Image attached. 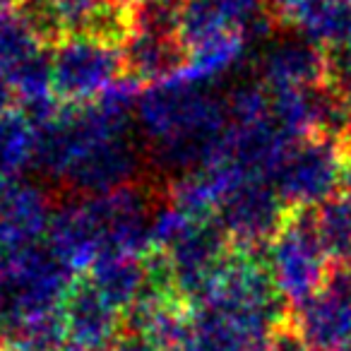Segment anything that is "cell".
I'll return each mask as SVG.
<instances>
[{"label":"cell","instance_id":"cell-1","mask_svg":"<svg viewBox=\"0 0 351 351\" xmlns=\"http://www.w3.org/2000/svg\"><path fill=\"white\" fill-rule=\"evenodd\" d=\"M135 123L147 137V145H159L193 132L229 128L231 118L226 97H219L212 84L181 75L142 89L135 106Z\"/></svg>","mask_w":351,"mask_h":351},{"label":"cell","instance_id":"cell-2","mask_svg":"<svg viewBox=\"0 0 351 351\" xmlns=\"http://www.w3.org/2000/svg\"><path fill=\"white\" fill-rule=\"evenodd\" d=\"M0 265H3L0 327L34 313L60 311L70 287L80 277L46 243V239L12 253H3Z\"/></svg>","mask_w":351,"mask_h":351},{"label":"cell","instance_id":"cell-3","mask_svg":"<svg viewBox=\"0 0 351 351\" xmlns=\"http://www.w3.org/2000/svg\"><path fill=\"white\" fill-rule=\"evenodd\" d=\"M265 260L291 308L325 289L332 263L317 236L315 207L289 210L284 226L269 241Z\"/></svg>","mask_w":351,"mask_h":351},{"label":"cell","instance_id":"cell-4","mask_svg":"<svg viewBox=\"0 0 351 351\" xmlns=\"http://www.w3.org/2000/svg\"><path fill=\"white\" fill-rule=\"evenodd\" d=\"M346 142L322 135L298 137L274 166L269 183L289 210L320 207L341 193V161Z\"/></svg>","mask_w":351,"mask_h":351},{"label":"cell","instance_id":"cell-5","mask_svg":"<svg viewBox=\"0 0 351 351\" xmlns=\"http://www.w3.org/2000/svg\"><path fill=\"white\" fill-rule=\"evenodd\" d=\"M123 80L118 46L68 34L53 46V92L60 104H87Z\"/></svg>","mask_w":351,"mask_h":351},{"label":"cell","instance_id":"cell-6","mask_svg":"<svg viewBox=\"0 0 351 351\" xmlns=\"http://www.w3.org/2000/svg\"><path fill=\"white\" fill-rule=\"evenodd\" d=\"M231 248L229 234L217 219L188 221L166 248H159L171 260L178 298L188 306L202 301L215 287Z\"/></svg>","mask_w":351,"mask_h":351},{"label":"cell","instance_id":"cell-7","mask_svg":"<svg viewBox=\"0 0 351 351\" xmlns=\"http://www.w3.org/2000/svg\"><path fill=\"white\" fill-rule=\"evenodd\" d=\"M287 215L289 207L267 178H241L224 193L215 219L229 234L234 248L258 250L267 248L279 234Z\"/></svg>","mask_w":351,"mask_h":351},{"label":"cell","instance_id":"cell-8","mask_svg":"<svg viewBox=\"0 0 351 351\" xmlns=\"http://www.w3.org/2000/svg\"><path fill=\"white\" fill-rule=\"evenodd\" d=\"M142 152L128 135H113L80 152L63 176V186L77 197H97L140 181Z\"/></svg>","mask_w":351,"mask_h":351},{"label":"cell","instance_id":"cell-9","mask_svg":"<svg viewBox=\"0 0 351 351\" xmlns=\"http://www.w3.org/2000/svg\"><path fill=\"white\" fill-rule=\"evenodd\" d=\"M56 205L34 181L15 178L0 191V255L46 239Z\"/></svg>","mask_w":351,"mask_h":351},{"label":"cell","instance_id":"cell-10","mask_svg":"<svg viewBox=\"0 0 351 351\" xmlns=\"http://www.w3.org/2000/svg\"><path fill=\"white\" fill-rule=\"evenodd\" d=\"M123 63V77L140 89L181 77L188 68V46L178 34L130 29L118 46Z\"/></svg>","mask_w":351,"mask_h":351},{"label":"cell","instance_id":"cell-11","mask_svg":"<svg viewBox=\"0 0 351 351\" xmlns=\"http://www.w3.org/2000/svg\"><path fill=\"white\" fill-rule=\"evenodd\" d=\"M327 53L311 39L291 32L274 39L260 56V82L267 89H301L325 82Z\"/></svg>","mask_w":351,"mask_h":351},{"label":"cell","instance_id":"cell-12","mask_svg":"<svg viewBox=\"0 0 351 351\" xmlns=\"http://www.w3.org/2000/svg\"><path fill=\"white\" fill-rule=\"evenodd\" d=\"M68 341L82 349H99L123 332V313L92 287L84 274L75 279L63 303Z\"/></svg>","mask_w":351,"mask_h":351},{"label":"cell","instance_id":"cell-13","mask_svg":"<svg viewBox=\"0 0 351 351\" xmlns=\"http://www.w3.org/2000/svg\"><path fill=\"white\" fill-rule=\"evenodd\" d=\"M188 351H267L272 332L229 315L212 303H193Z\"/></svg>","mask_w":351,"mask_h":351},{"label":"cell","instance_id":"cell-14","mask_svg":"<svg viewBox=\"0 0 351 351\" xmlns=\"http://www.w3.org/2000/svg\"><path fill=\"white\" fill-rule=\"evenodd\" d=\"M291 320L311 351H344L351 346V308L327 289L293 306Z\"/></svg>","mask_w":351,"mask_h":351},{"label":"cell","instance_id":"cell-15","mask_svg":"<svg viewBox=\"0 0 351 351\" xmlns=\"http://www.w3.org/2000/svg\"><path fill=\"white\" fill-rule=\"evenodd\" d=\"M282 25L320 49H335L351 41V0H291Z\"/></svg>","mask_w":351,"mask_h":351},{"label":"cell","instance_id":"cell-16","mask_svg":"<svg viewBox=\"0 0 351 351\" xmlns=\"http://www.w3.org/2000/svg\"><path fill=\"white\" fill-rule=\"evenodd\" d=\"M84 277L92 282V287L111 306H116L121 313H125L142 296V291H145V284H147L145 258L123 255V253L99 255Z\"/></svg>","mask_w":351,"mask_h":351},{"label":"cell","instance_id":"cell-17","mask_svg":"<svg viewBox=\"0 0 351 351\" xmlns=\"http://www.w3.org/2000/svg\"><path fill=\"white\" fill-rule=\"evenodd\" d=\"M245 46H248V39L243 36V32L236 29L205 36L188 46V68L183 75L197 82L215 84L243 60Z\"/></svg>","mask_w":351,"mask_h":351},{"label":"cell","instance_id":"cell-18","mask_svg":"<svg viewBox=\"0 0 351 351\" xmlns=\"http://www.w3.org/2000/svg\"><path fill=\"white\" fill-rule=\"evenodd\" d=\"M0 341L5 351H60L68 344L63 308L34 313L0 327Z\"/></svg>","mask_w":351,"mask_h":351},{"label":"cell","instance_id":"cell-19","mask_svg":"<svg viewBox=\"0 0 351 351\" xmlns=\"http://www.w3.org/2000/svg\"><path fill=\"white\" fill-rule=\"evenodd\" d=\"M34 125L20 108L0 113V181L22 178V171L32 166Z\"/></svg>","mask_w":351,"mask_h":351},{"label":"cell","instance_id":"cell-20","mask_svg":"<svg viewBox=\"0 0 351 351\" xmlns=\"http://www.w3.org/2000/svg\"><path fill=\"white\" fill-rule=\"evenodd\" d=\"M317 236L332 265H351V197L337 193L315 207Z\"/></svg>","mask_w":351,"mask_h":351},{"label":"cell","instance_id":"cell-21","mask_svg":"<svg viewBox=\"0 0 351 351\" xmlns=\"http://www.w3.org/2000/svg\"><path fill=\"white\" fill-rule=\"evenodd\" d=\"M46 46L17 8L0 17V70L5 77Z\"/></svg>","mask_w":351,"mask_h":351},{"label":"cell","instance_id":"cell-22","mask_svg":"<svg viewBox=\"0 0 351 351\" xmlns=\"http://www.w3.org/2000/svg\"><path fill=\"white\" fill-rule=\"evenodd\" d=\"M181 12L183 0H149L145 5L130 10V22L132 29L181 36Z\"/></svg>","mask_w":351,"mask_h":351},{"label":"cell","instance_id":"cell-23","mask_svg":"<svg viewBox=\"0 0 351 351\" xmlns=\"http://www.w3.org/2000/svg\"><path fill=\"white\" fill-rule=\"evenodd\" d=\"M325 82L351 106V41L327 49Z\"/></svg>","mask_w":351,"mask_h":351},{"label":"cell","instance_id":"cell-24","mask_svg":"<svg viewBox=\"0 0 351 351\" xmlns=\"http://www.w3.org/2000/svg\"><path fill=\"white\" fill-rule=\"evenodd\" d=\"M267 351H311V349H308L306 339L301 337L298 327L293 325V320L289 317L287 322L274 327V332L269 335Z\"/></svg>","mask_w":351,"mask_h":351},{"label":"cell","instance_id":"cell-25","mask_svg":"<svg viewBox=\"0 0 351 351\" xmlns=\"http://www.w3.org/2000/svg\"><path fill=\"white\" fill-rule=\"evenodd\" d=\"M92 351H159V349L152 344L149 337L140 335V332L123 330L121 335L113 341H108L106 346H99V349H92Z\"/></svg>","mask_w":351,"mask_h":351},{"label":"cell","instance_id":"cell-26","mask_svg":"<svg viewBox=\"0 0 351 351\" xmlns=\"http://www.w3.org/2000/svg\"><path fill=\"white\" fill-rule=\"evenodd\" d=\"M325 289L341 298L351 308V265H332Z\"/></svg>","mask_w":351,"mask_h":351},{"label":"cell","instance_id":"cell-27","mask_svg":"<svg viewBox=\"0 0 351 351\" xmlns=\"http://www.w3.org/2000/svg\"><path fill=\"white\" fill-rule=\"evenodd\" d=\"M341 193L351 197V140L344 145V161H341Z\"/></svg>","mask_w":351,"mask_h":351},{"label":"cell","instance_id":"cell-28","mask_svg":"<svg viewBox=\"0 0 351 351\" xmlns=\"http://www.w3.org/2000/svg\"><path fill=\"white\" fill-rule=\"evenodd\" d=\"M12 101H15V94H12V87H10V82H8L5 73L0 70V113L10 111Z\"/></svg>","mask_w":351,"mask_h":351},{"label":"cell","instance_id":"cell-29","mask_svg":"<svg viewBox=\"0 0 351 351\" xmlns=\"http://www.w3.org/2000/svg\"><path fill=\"white\" fill-rule=\"evenodd\" d=\"M17 5H20V0H0V17L8 15V12H12Z\"/></svg>","mask_w":351,"mask_h":351},{"label":"cell","instance_id":"cell-30","mask_svg":"<svg viewBox=\"0 0 351 351\" xmlns=\"http://www.w3.org/2000/svg\"><path fill=\"white\" fill-rule=\"evenodd\" d=\"M113 3H118V5L128 8V10H135V8L145 5V3H149V0H113Z\"/></svg>","mask_w":351,"mask_h":351},{"label":"cell","instance_id":"cell-31","mask_svg":"<svg viewBox=\"0 0 351 351\" xmlns=\"http://www.w3.org/2000/svg\"><path fill=\"white\" fill-rule=\"evenodd\" d=\"M0 291H3V265H0Z\"/></svg>","mask_w":351,"mask_h":351},{"label":"cell","instance_id":"cell-32","mask_svg":"<svg viewBox=\"0 0 351 351\" xmlns=\"http://www.w3.org/2000/svg\"><path fill=\"white\" fill-rule=\"evenodd\" d=\"M0 351H5V346H3V341H0Z\"/></svg>","mask_w":351,"mask_h":351},{"label":"cell","instance_id":"cell-33","mask_svg":"<svg viewBox=\"0 0 351 351\" xmlns=\"http://www.w3.org/2000/svg\"><path fill=\"white\" fill-rule=\"evenodd\" d=\"M171 351H188V349H171Z\"/></svg>","mask_w":351,"mask_h":351},{"label":"cell","instance_id":"cell-34","mask_svg":"<svg viewBox=\"0 0 351 351\" xmlns=\"http://www.w3.org/2000/svg\"><path fill=\"white\" fill-rule=\"evenodd\" d=\"M349 140H351V137H349Z\"/></svg>","mask_w":351,"mask_h":351}]
</instances>
